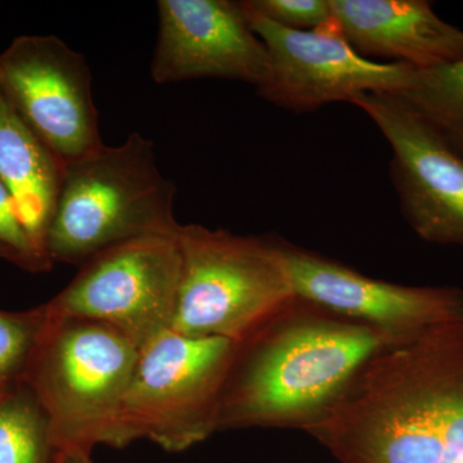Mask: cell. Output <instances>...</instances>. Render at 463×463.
I'll return each mask as SVG.
<instances>
[{"mask_svg": "<svg viewBox=\"0 0 463 463\" xmlns=\"http://www.w3.org/2000/svg\"><path fill=\"white\" fill-rule=\"evenodd\" d=\"M54 463H96L91 453L79 449L58 450Z\"/></svg>", "mask_w": 463, "mask_h": 463, "instance_id": "ffe728a7", "label": "cell"}, {"mask_svg": "<svg viewBox=\"0 0 463 463\" xmlns=\"http://www.w3.org/2000/svg\"><path fill=\"white\" fill-rule=\"evenodd\" d=\"M181 272L178 236L129 241L79 267L45 313L105 323L142 350L172 330Z\"/></svg>", "mask_w": 463, "mask_h": 463, "instance_id": "52a82bcc", "label": "cell"}, {"mask_svg": "<svg viewBox=\"0 0 463 463\" xmlns=\"http://www.w3.org/2000/svg\"><path fill=\"white\" fill-rule=\"evenodd\" d=\"M332 20L365 58L414 69L463 60V32L444 23L426 0H330Z\"/></svg>", "mask_w": 463, "mask_h": 463, "instance_id": "4fadbf2b", "label": "cell"}, {"mask_svg": "<svg viewBox=\"0 0 463 463\" xmlns=\"http://www.w3.org/2000/svg\"><path fill=\"white\" fill-rule=\"evenodd\" d=\"M279 246L294 297L336 315L401 340L463 322L462 289L386 282L279 237Z\"/></svg>", "mask_w": 463, "mask_h": 463, "instance_id": "8fae6325", "label": "cell"}, {"mask_svg": "<svg viewBox=\"0 0 463 463\" xmlns=\"http://www.w3.org/2000/svg\"><path fill=\"white\" fill-rule=\"evenodd\" d=\"M398 94L463 157V60L414 70L407 90Z\"/></svg>", "mask_w": 463, "mask_h": 463, "instance_id": "9a60e30c", "label": "cell"}, {"mask_svg": "<svg viewBox=\"0 0 463 463\" xmlns=\"http://www.w3.org/2000/svg\"><path fill=\"white\" fill-rule=\"evenodd\" d=\"M0 90L63 167L105 146L87 60L57 36L14 39L0 53Z\"/></svg>", "mask_w": 463, "mask_h": 463, "instance_id": "9c48e42d", "label": "cell"}, {"mask_svg": "<svg viewBox=\"0 0 463 463\" xmlns=\"http://www.w3.org/2000/svg\"><path fill=\"white\" fill-rule=\"evenodd\" d=\"M12 383H14V381H3V383H0V398H2V395L7 392V389Z\"/></svg>", "mask_w": 463, "mask_h": 463, "instance_id": "44dd1931", "label": "cell"}, {"mask_svg": "<svg viewBox=\"0 0 463 463\" xmlns=\"http://www.w3.org/2000/svg\"><path fill=\"white\" fill-rule=\"evenodd\" d=\"M44 323V306L21 313L0 310V383L23 376Z\"/></svg>", "mask_w": 463, "mask_h": 463, "instance_id": "e0dca14e", "label": "cell"}, {"mask_svg": "<svg viewBox=\"0 0 463 463\" xmlns=\"http://www.w3.org/2000/svg\"><path fill=\"white\" fill-rule=\"evenodd\" d=\"M352 103L392 147L390 175L407 223L428 242L463 248V157L401 94H362Z\"/></svg>", "mask_w": 463, "mask_h": 463, "instance_id": "30bf717a", "label": "cell"}, {"mask_svg": "<svg viewBox=\"0 0 463 463\" xmlns=\"http://www.w3.org/2000/svg\"><path fill=\"white\" fill-rule=\"evenodd\" d=\"M307 432L339 463H463V322L381 350Z\"/></svg>", "mask_w": 463, "mask_h": 463, "instance_id": "6da1fadb", "label": "cell"}, {"mask_svg": "<svg viewBox=\"0 0 463 463\" xmlns=\"http://www.w3.org/2000/svg\"><path fill=\"white\" fill-rule=\"evenodd\" d=\"M57 452L38 399L14 381L0 398V463H54Z\"/></svg>", "mask_w": 463, "mask_h": 463, "instance_id": "2e32d148", "label": "cell"}, {"mask_svg": "<svg viewBox=\"0 0 463 463\" xmlns=\"http://www.w3.org/2000/svg\"><path fill=\"white\" fill-rule=\"evenodd\" d=\"M237 344L170 330L139 350L108 446L147 439L183 452L216 431L222 392Z\"/></svg>", "mask_w": 463, "mask_h": 463, "instance_id": "8992f818", "label": "cell"}, {"mask_svg": "<svg viewBox=\"0 0 463 463\" xmlns=\"http://www.w3.org/2000/svg\"><path fill=\"white\" fill-rule=\"evenodd\" d=\"M175 184L158 169L154 143L132 133L63 167L44 236L52 264L81 267L121 243L176 237Z\"/></svg>", "mask_w": 463, "mask_h": 463, "instance_id": "3957f363", "label": "cell"}, {"mask_svg": "<svg viewBox=\"0 0 463 463\" xmlns=\"http://www.w3.org/2000/svg\"><path fill=\"white\" fill-rule=\"evenodd\" d=\"M158 33L151 62L157 84L194 79L260 83L267 50L240 2L158 0Z\"/></svg>", "mask_w": 463, "mask_h": 463, "instance_id": "7c38bea8", "label": "cell"}, {"mask_svg": "<svg viewBox=\"0 0 463 463\" xmlns=\"http://www.w3.org/2000/svg\"><path fill=\"white\" fill-rule=\"evenodd\" d=\"M252 32L267 50L259 94L279 108L309 112L368 93H402L414 67L365 58L332 20L312 32L286 29L240 2Z\"/></svg>", "mask_w": 463, "mask_h": 463, "instance_id": "ba28073f", "label": "cell"}, {"mask_svg": "<svg viewBox=\"0 0 463 463\" xmlns=\"http://www.w3.org/2000/svg\"><path fill=\"white\" fill-rule=\"evenodd\" d=\"M138 356V347L111 326L45 313L20 380L44 411L57 450L108 446Z\"/></svg>", "mask_w": 463, "mask_h": 463, "instance_id": "277c9868", "label": "cell"}, {"mask_svg": "<svg viewBox=\"0 0 463 463\" xmlns=\"http://www.w3.org/2000/svg\"><path fill=\"white\" fill-rule=\"evenodd\" d=\"M401 341L294 297L237 344L216 431L307 432L336 404L373 356Z\"/></svg>", "mask_w": 463, "mask_h": 463, "instance_id": "7a4b0ae2", "label": "cell"}, {"mask_svg": "<svg viewBox=\"0 0 463 463\" xmlns=\"http://www.w3.org/2000/svg\"><path fill=\"white\" fill-rule=\"evenodd\" d=\"M252 11L277 25L312 32L332 18L330 0H245Z\"/></svg>", "mask_w": 463, "mask_h": 463, "instance_id": "d6986e66", "label": "cell"}, {"mask_svg": "<svg viewBox=\"0 0 463 463\" xmlns=\"http://www.w3.org/2000/svg\"><path fill=\"white\" fill-rule=\"evenodd\" d=\"M0 259L27 272L50 270L51 263L41 243L27 230L20 210L8 188L0 181Z\"/></svg>", "mask_w": 463, "mask_h": 463, "instance_id": "ac0fdd59", "label": "cell"}, {"mask_svg": "<svg viewBox=\"0 0 463 463\" xmlns=\"http://www.w3.org/2000/svg\"><path fill=\"white\" fill-rule=\"evenodd\" d=\"M182 272L173 331L240 344L294 294L279 237L240 236L200 224L178 232Z\"/></svg>", "mask_w": 463, "mask_h": 463, "instance_id": "5b68a950", "label": "cell"}, {"mask_svg": "<svg viewBox=\"0 0 463 463\" xmlns=\"http://www.w3.org/2000/svg\"><path fill=\"white\" fill-rule=\"evenodd\" d=\"M62 173L63 166L0 90V181L11 192L24 223L43 249Z\"/></svg>", "mask_w": 463, "mask_h": 463, "instance_id": "5bb4252c", "label": "cell"}]
</instances>
